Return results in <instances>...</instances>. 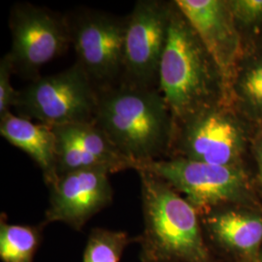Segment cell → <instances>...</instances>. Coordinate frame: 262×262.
Here are the masks:
<instances>
[{"instance_id": "6da1fadb", "label": "cell", "mask_w": 262, "mask_h": 262, "mask_svg": "<svg viewBox=\"0 0 262 262\" xmlns=\"http://www.w3.org/2000/svg\"><path fill=\"white\" fill-rule=\"evenodd\" d=\"M158 89L174 125L215 104H232L219 66L175 2L170 6Z\"/></svg>"}, {"instance_id": "7a4b0ae2", "label": "cell", "mask_w": 262, "mask_h": 262, "mask_svg": "<svg viewBox=\"0 0 262 262\" xmlns=\"http://www.w3.org/2000/svg\"><path fill=\"white\" fill-rule=\"evenodd\" d=\"M94 122L135 169L169 157L174 122L159 89L121 82L97 91Z\"/></svg>"}, {"instance_id": "3957f363", "label": "cell", "mask_w": 262, "mask_h": 262, "mask_svg": "<svg viewBox=\"0 0 262 262\" xmlns=\"http://www.w3.org/2000/svg\"><path fill=\"white\" fill-rule=\"evenodd\" d=\"M144 230L137 237L142 262H221L207 241L195 207L164 180L137 171Z\"/></svg>"}, {"instance_id": "277c9868", "label": "cell", "mask_w": 262, "mask_h": 262, "mask_svg": "<svg viewBox=\"0 0 262 262\" xmlns=\"http://www.w3.org/2000/svg\"><path fill=\"white\" fill-rule=\"evenodd\" d=\"M135 170L147 171L164 180L199 214L230 204L262 206L244 167L170 158L142 163Z\"/></svg>"}, {"instance_id": "5b68a950", "label": "cell", "mask_w": 262, "mask_h": 262, "mask_svg": "<svg viewBox=\"0 0 262 262\" xmlns=\"http://www.w3.org/2000/svg\"><path fill=\"white\" fill-rule=\"evenodd\" d=\"M248 129L232 104L222 102L174 125L170 158L244 167Z\"/></svg>"}, {"instance_id": "8992f818", "label": "cell", "mask_w": 262, "mask_h": 262, "mask_svg": "<svg viewBox=\"0 0 262 262\" xmlns=\"http://www.w3.org/2000/svg\"><path fill=\"white\" fill-rule=\"evenodd\" d=\"M96 107L97 91L77 63L32 81L18 92L14 106L19 117L51 127L94 122Z\"/></svg>"}, {"instance_id": "52a82bcc", "label": "cell", "mask_w": 262, "mask_h": 262, "mask_svg": "<svg viewBox=\"0 0 262 262\" xmlns=\"http://www.w3.org/2000/svg\"><path fill=\"white\" fill-rule=\"evenodd\" d=\"M77 61L96 91L122 82L127 17L80 9L66 16Z\"/></svg>"}, {"instance_id": "ba28073f", "label": "cell", "mask_w": 262, "mask_h": 262, "mask_svg": "<svg viewBox=\"0 0 262 262\" xmlns=\"http://www.w3.org/2000/svg\"><path fill=\"white\" fill-rule=\"evenodd\" d=\"M12 47L8 54L15 74L32 81L42 67L71 45L66 17L30 3L16 4L10 14Z\"/></svg>"}, {"instance_id": "9c48e42d", "label": "cell", "mask_w": 262, "mask_h": 262, "mask_svg": "<svg viewBox=\"0 0 262 262\" xmlns=\"http://www.w3.org/2000/svg\"><path fill=\"white\" fill-rule=\"evenodd\" d=\"M171 3L139 0L127 16L123 74L126 84L158 89L159 64L168 34Z\"/></svg>"}, {"instance_id": "30bf717a", "label": "cell", "mask_w": 262, "mask_h": 262, "mask_svg": "<svg viewBox=\"0 0 262 262\" xmlns=\"http://www.w3.org/2000/svg\"><path fill=\"white\" fill-rule=\"evenodd\" d=\"M219 66L231 99V85L242 59L240 30L226 0L174 1ZM232 103V102H231Z\"/></svg>"}, {"instance_id": "8fae6325", "label": "cell", "mask_w": 262, "mask_h": 262, "mask_svg": "<svg viewBox=\"0 0 262 262\" xmlns=\"http://www.w3.org/2000/svg\"><path fill=\"white\" fill-rule=\"evenodd\" d=\"M109 175L101 170H80L59 176L50 188V204L43 225L63 223L76 230L111 204Z\"/></svg>"}, {"instance_id": "7c38bea8", "label": "cell", "mask_w": 262, "mask_h": 262, "mask_svg": "<svg viewBox=\"0 0 262 262\" xmlns=\"http://www.w3.org/2000/svg\"><path fill=\"white\" fill-rule=\"evenodd\" d=\"M207 241L229 261L259 262L262 206L230 204L200 214Z\"/></svg>"}, {"instance_id": "4fadbf2b", "label": "cell", "mask_w": 262, "mask_h": 262, "mask_svg": "<svg viewBox=\"0 0 262 262\" xmlns=\"http://www.w3.org/2000/svg\"><path fill=\"white\" fill-rule=\"evenodd\" d=\"M53 128L56 137L58 177L80 170H101L114 174L135 169L134 163L116 149L94 122Z\"/></svg>"}, {"instance_id": "5bb4252c", "label": "cell", "mask_w": 262, "mask_h": 262, "mask_svg": "<svg viewBox=\"0 0 262 262\" xmlns=\"http://www.w3.org/2000/svg\"><path fill=\"white\" fill-rule=\"evenodd\" d=\"M1 136L11 145L24 150L43 172L48 187L55 184L57 176V150L54 128L7 113L0 118Z\"/></svg>"}, {"instance_id": "9a60e30c", "label": "cell", "mask_w": 262, "mask_h": 262, "mask_svg": "<svg viewBox=\"0 0 262 262\" xmlns=\"http://www.w3.org/2000/svg\"><path fill=\"white\" fill-rule=\"evenodd\" d=\"M231 102L262 127V50L242 57L231 85Z\"/></svg>"}, {"instance_id": "2e32d148", "label": "cell", "mask_w": 262, "mask_h": 262, "mask_svg": "<svg viewBox=\"0 0 262 262\" xmlns=\"http://www.w3.org/2000/svg\"><path fill=\"white\" fill-rule=\"evenodd\" d=\"M41 228L11 225L5 215L0 221V257L2 262H33L41 241Z\"/></svg>"}, {"instance_id": "e0dca14e", "label": "cell", "mask_w": 262, "mask_h": 262, "mask_svg": "<svg viewBox=\"0 0 262 262\" xmlns=\"http://www.w3.org/2000/svg\"><path fill=\"white\" fill-rule=\"evenodd\" d=\"M138 239L124 231L94 228L89 236L83 262H120L124 249Z\"/></svg>"}, {"instance_id": "ac0fdd59", "label": "cell", "mask_w": 262, "mask_h": 262, "mask_svg": "<svg viewBox=\"0 0 262 262\" xmlns=\"http://www.w3.org/2000/svg\"><path fill=\"white\" fill-rule=\"evenodd\" d=\"M237 28L253 30L262 24V0H226Z\"/></svg>"}, {"instance_id": "d6986e66", "label": "cell", "mask_w": 262, "mask_h": 262, "mask_svg": "<svg viewBox=\"0 0 262 262\" xmlns=\"http://www.w3.org/2000/svg\"><path fill=\"white\" fill-rule=\"evenodd\" d=\"M14 73L8 54L0 60V118L11 112V108L15 106L18 92L11 84V77Z\"/></svg>"}, {"instance_id": "ffe728a7", "label": "cell", "mask_w": 262, "mask_h": 262, "mask_svg": "<svg viewBox=\"0 0 262 262\" xmlns=\"http://www.w3.org/2000/svg\"><path fill=\"white\" fill-rule=\"evenodd\" d=\"M252 149L257 165V185L262 188V127L255 134L253 140L252 141Z\"/></svg>"}, {"instance_id": "44dd1931", "label": "cell", "mask_w": 262, "mask_h": 262, "mask_svg": "<svg viewBox=\"0 0 262 262\" xmlns=\"http://www.w3.org/2000/svg\"><path fill=\"white\" fill-rule=\"evenodd\" d=\"M259 262H262V250L261 253H260V257H259Z\"/></svg>"}, {"instance_id": "7402d4cb", "label": "cell", "mask_w": 262, "mask_h": 262, "mask_svg": "<svg viewBox=\"0 0 262 262\" xmlns=\"http://www.w3.org/2000/svg\"><path fill=\"white\" fill-rule=\"evenodd\" d=\"M227 262H245V261H238V260H234V261H227Z\"/></svg>"}]
</instances>
